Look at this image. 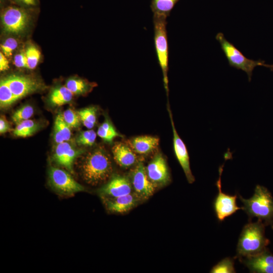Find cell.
Wrapping results in <instances>:
<instances>
[{
    "instance_id": "obj_34",
    "label": "cell",
    "mask_w": 273,
    "mask_h": 273,
    "mask_svg": "<svg viewBox=\"0 0 273 273\" xmlns=\"http://www.w3.org/2000/svg\"><path fill=\"white\" fill-rule=\"evenodd\" d=\"M16 5L27 7L33 8L38 4V0H11Z\"/></svg>"
},
{
    "instance_id": "obj_35",
    "label": "cell",
    "mask_w": 273,
    "mask_h": 273,
    "mask_svg": "<svg viewBox=\"0 0 273 273\" xmlns=\"http://www.w3.org/2000/svg\"><path fill=\"white\" fill-rule=\"evenodd\" d=\"M9 68V62L7 57L2 52L0 53V70L4 71Z\"/></svg>"
},
{
    "instance_id": "obj_25",
    "label": "cell",
    "mask_w": 273,
    "mask_h": 273,
    "mask_svg": "<svg viewBox=\"0 0 273 273\" xmlns=\"http://www.w3.org/2000/svg\"><path fill=\"white\" fill-rule=\"evenodd\" d=\"M16 101L6 79H2L0 82L1 107L2 108L8 107Z\"/></svg>"
},
{
    "instance_id": "obj_29",
    "label": "cell",
    "mask_w": 273,
    "mask_h": 273,
    "mask_svg": "<svg viewBox=\"0 0 273 273\" xmlns=\"http://www.w3.org/2000/svg\"><path fill=\"white\" fill-rule=\"evenodd\" d=\"M34 113L33 107L31 105L23 106L16 110L13 114L12 119L16 124L20 122L29 119Z\"/></svg>"
},
{
    "instance_id": "obj_11",
    "label": "cell",
    "mask_w": 273,
    "mask_h": 273,
    "mask_svg": "<svg viewBox=\"0 0 273 273\" xmlns=\"http://www.w3.org/2000/svg\"><path fill=\"white\" fill-rule=\"evenodd\" d=\"M167 110L169 113L172 131H173V145L175 157L181 166L190 184L195 181V177L192 174L190 167V157L186 146L181 139L179 137L175 129L172 114L170 109L169 105L167 104Z\"/></svg>"
},
{
    "instance_id": "obj_20",
    "label": "cell",
    "mask_w": 273,
    "mask_h": 273,
    "mask_svg": "<svg viewBox=\"0 0 273 273\" xmlns=\"http://www.w3.org/2000/svg\"><path fill=\"white\" fill-rule=\"evenodd\" d=\"M73 94L65 85L54 88L49 98L50 104L54 106H61L70 102Z\"/></svg>"
},
{
    "instance_id": "obj_23",
    "label": "cell",
    "mask_w": 273,
    "mask_h": 273,
    "mask_svg": "<svg viewBox=\"0 0 273 273\" xmlns=\"http://www.w3.org/2000/svg\"><path fill=\"white\" fill-rule=\"evenodd\" d=\"M38 129V125L32 120H26L17 124L13 134L17 136L25 138L32 135Z\"/></svg>"
},
{
    "instance_id": "obj_12",
    "label": "cell",
    "mask_w": 273,
    "mask_h": 273,
    "mask_svg": "<svg viewBox=\"0 0 273 273\" xmlns=\"http://www.w3.org/2000/svg\"><path fill=\"white\" fill-rule=\"evenodd\" d=\"M146 168L149 178L156 187L166 186L170 181L167 163L161 154L156 155Z\"/></svg>"
},
{
    "instance_id": "obj_31",
    "label": "cell",
    "mask_w": 273,
    "mask_h": 273,
    "mask_svg": "<svg viewBox=\"0 0 273 273\" xmlns=\"http://www.w3.org/2000/svg\"><path fill=\"white\" fill-rule=\"evenodd\" d=\"M65 121L70 127L77 128L80 124V119L77 112L73 110L68 109L66 110L63 114Z\"/></svg>"
},
{
    "instance_id": "obj_4",
    "label": "cell",
    "mask_w": 273,
    "mask_h": 273,
    "mask_svg": "<svg viewBox=\"0 0 273 273\" xmlns=\"http://www.w3.org/2000/svg\"><path fill=\"white\" fill-rule=\"evenodd\" d=\"M166 18L164 16L153 15L154 43L159 64L161 68L164 88L168 96V50L166 32Z\"/></svg>"
},
{
    "instance_id": "obj_16",
    "label": "cell",
    "mask_w": 273,
    "mask_h": 273,
    "mask_svg": "<svg viewBox=\"0 0 273 273\" xmlns=\"http://www.w3.org/2000/svg\"><path fill=\"white\" fill-rule=\"evenodd\" d=\"M140 199L135 194H129L117 198H106L105 202L108 210L111 212L123 213L134 207Z\"/></svg>"
},
{
    "instance_id": "obj_1",
    "label": "cell",
    "mask_w": 273,
    "mask_h": 273,
    "mask_svg": "<svg viewBox=\"0 0 273 273\" xmlns=\"http://www.w3.org/2000/svg\"><path fill=\"white\" fill-rule=\"evenodd\" d=\"M80 171L87 184L93 186L101 184L112 174L113 168L110 157L104 149L96 148L84 156Z\"/></svg>"
},
{
    "instance_id": "obj_22",
    "label": "cell",
    "mask_w": 273,
    "mask_h": 273,
    "mask_svg": "<svg viewBox=\"0 0 273 273\" xmlns=\"http://www.w3.org/2000/svg\"><path fill=\"white\" fill-rule=\"evenodd\" d=\"M178 0H152L151 9L154 15L167 17Z\"/></svg>"
},
{
    "instance_id": "obj_37",
    "label": "cell",
    "mask_w": 273,
    "mask_h": 273,
    "mask_svg": "<svg viewBox=\"0 0 273 273\" xmlns=\"http://www.w3.org/2000/svg\"><path fill=\"white\" fill-rule=\"evenodd\" d=\"M263 66L269 68L271 70H273V64L272 65H268V64H266L264 63V65H263Z\"/></svg>"
},
{
    "instance_id": "obj_6",
    "label": "cell",
    "mask_w": 273,
    "mask_h": 273,
    "mask_svg": "<svg viewBox=\"0 0 273 273\" xmlns=\"http://www.w3.org/2000/svg\"><path fill=\"white\" fill-rule=\"evenodd\" d=\"M216 39L219 42L230 65L245 72L249 81L251 80L253 69L257 66H263L264 62L263 61H255L246 58L225 38L223 33H217Z\"/></svg>"
},
{
    "instance_id": "obj_8",
    "label": "cell",
    "mask_w": 273,
    "mask_h": 273,
    "mask_svg": "<svg viewBox=\"0 0 273 273\" xmlns=\"http://www.w3.org/2000/svg\"><path fill=\"white\" fill-rule=\"evenodd\" d=\"M223 165L219 168V178L216 181V186L218 193L213 202V208L217 219L223 221L237 211L242 209L236 203L237 195L231 196L223 193L221 190V175L223 171Z\"/></svg>"
},
{
    "instance_id": "obj_24",
    "label": "cell",
    "mask_w": 273,
    "mask_h": 273,
    "mask_svg": "<svg viewBox=\"0 0 273 273\" xmlns=\"http://www.w3.org/2000/svg\"><path fill=\"white\" fill-rule=\"evenodd\" d=\"M97 134L104 141L111 142L116 137H122L111 122L106 119L98 128Z\"/></svg>"
},
{
    "instance_id": "obj_21",
    "label": "cell",
    "mask_w": 273,
    "mask_h": 273,
    "mask_svg": "<svg viewBox=\"0 0 273 273\" xmlns=\"http://www.w3.org/2000/svg\"><path fill=\"white\" fill-rule=\"evenodd\" d=\"M65 86L75 95H84L90 91L93 84L77 78H70L66 82Z\"/></svg>"
},
{
    "instance_id": "obj_13",
    "label": "cell",
    "mask_w": 273,
    "mask_h": 273,
    "mask_svg": "<svg viewBox=\"0 0 273 273\" xmlns=\"http://www.w3.org/2000/svg\"><path fill=\"white\" fill-rule=\"evenodd\" d=\"M130 179L126 176L115 175L99 192L104 198H114L131 193Z\"/></svg>"
},
{
    "instance_id": "obj_19",
    "label": "cell",
    "mask_w": 273,
    "mask_h": 273,
    "mask_svg": "<svg viewBox=\"0 0 273 273\" xmlns=\"http://www.w3.org/2000/svg\"><path fill=\"white\" fill-rule=\"evenodd\" d=\"M71 135L70 127L65 121L63 114L59 113L55 120L54 139L56 143L59 144L70 140Z\"/></svg>"
},
{
    "instance_id": "obj_3",
    "label": "cell",
    "mask_w": 273,
    "mask_h": 273,
    "mask_svg": "<svg viewBox=\"0 0 273 273\" xmlns=\"http://www.w3.org/2000/svg\"><path fill=\"white\" fill-rule=\"evenodd\" d=\"M243 203L242 209L245 211L249 219L257 217L273 229V197L265 187L257 185L253 195L246 199L239 195Z\"/></svg>"
},
{
    "instance_id": "obj_28",
    "label": "cell",
    "mask_w": 273,
    "mask_h": 273,
    "mask_svg": "<svg viewBox=\"0 0 273 273\" xmlns=\"http://www.w3.org/2000/svg\"><path fill=\"white\" fill-rule=\"evenodd\" d=\"M28 68L33 69L37 66L40 59L41 54L39 50L34 46L30 45L27 47L25 51Z\"/></svg>"
},
{
    "instance_id": "obj_14",
    "label": "cell",
    "mask_w": 273,
    "mask_h": 273,
    "mask_svg": "<svg viewBox=\"0 0 273 273\" xmlns=\"http://www.w3.org/2000/svg\"><path fill=\"white\" fill-rule=\"evenodd\" d=\"M240 259L251 272L273 273V254L267 248L258 254Z\"/></svg>"
},
{
    "instance_id": "obj_7",
    "label": "cell",
    "mask_w": 273,
    "mask_h": 273,
    "mask_svg": "<svg viewBox=\"0 0 273 273\" xmlns=\"http://www.w3.org/2000/svg\"><path fill=\"white\" fill-rule=\"evenodd\" d=\"M48 179L51 187L60 195L71 196L85 190L68 172L56 167H50Z\"/></svg>"
},
{
    "instance_id": "obj_5",
    "label": "cell",
    "mask_w": 273,
    "mask_h": 273,
    "mask_svg": "<svg viewBox=\"0 0 273 273\" xmlns=\"http://www.w3.org/2000/svg\"><path fill=\"white\" fill-rule=\"evenodd\" d=\"M18 5H9L3 9L1 22L7 33L20 34L27 29L30 20L29 9Z\"/></svg>"
},
{
    "instance_id": "obj_36",
    "label": "cell",
    "mask_w": 273,
    "mask_h": 273,
    "mask_svg": "<svg viewBox=\"0 0 273 273\" xmlns=\"http://www.w3.org/2000/svg\"><path fill=\"white\" fill-rule=\"evenodd\" d=\"M9 123L6 119L1 117L0 119V133H5L10 130Z\"/></svg>"
},
{
    "instance_id": "obj_32",
    "label": "cell",
    "mask_w": 273,
    "mask_h": 273,
    "mask_svg": "<svg viewBox=\"0 0 273 273\" xmlns=\"http://www.w3.org/2000/svg\"><path fill=\"white\" fill-rule=\"evenodd\" d=\"M18 46V41L14 37H9L1 44V52L7 57H9L12 56L13 52L17 49Z\"/></svg>"
},
{
    "instance_id": "obj_17",
    "label": "cell",
    "mask_w": 273,
    "mask_h": 273,
    "mask_svg": "<svg viewBox=\"0 0 273 273\" xmlns=\"http://www.w3.org/2000/svg\"><path fill=\"white\" fill-rule=\"evenodd\" d=\"M112 151L114 159L123 168H128L136 162L137 157L134 151L122 143H116Z\"/></svg>"
},
{
    "instance_id": "obj_18",
    "label": "cell",
    "mask_w": 273,
    "mask_h": 273,
    "mask_svg": "<svg viewBox=\"0 0 273 273\" xmlns=\"http://www.w3.org/2000/svg\"><path fill=\"white\" fill-rule=\"evenodd\" d=\"M159 143V139L157 137L143 135L133 138L130 144L134 152L141 155H146L155 150Z\"/></svg>"
},
{
    "instance_id": "obj_2",
    "label": "cell",
    "mask_w": 273,
    "mask_h": 273,
    "mask_svg": "<svg viewBox=\"0 0 273 273\" xmlns=\"http://www.w3.org/2000/svg\"><path fill=\"white\" fill-rule=\"evenodd\" d=\"M265 225L262 221L258 219L243 227L237 246V257L240 259L255 255L267 248L269 241L265 235Z\"/></svg>"
},
{
    "instance_id": "obj_10",
    "label": "cell",
    "mask_w": 273,
    "mask_h": 273,
    "mask_svg": "<svg viewBox=\"0 0 273 273\" xmlns=\"http://www.w3.org/2000/svg\"><path fill=\"white\" fill-rule=\"evenodd\" d=\"M130 177L132 189L140 199H148L153 195L156 187L149 178L143 162L137 163L131 171Z\"/></svg>"
},
{
    "instance_id": "obj_27",
    "label": "cell",
    "mask_w": 273,
    "mask_h": 273,
    "mask_svg": "<svg viewBox=\"0 0 273 273\" xmlns=\"http://www.w3.org/2000/svg\"><path fill=\"white\" fill-rule=\"evenodd\" d=\"M210 272L211 273L236 272L234 259L230 257H226L222 259L213 266Z\"/></svg>"
},
{
    "instance_id": "obj_9",
    "label": "cell",
    "mask_w": 273,
    "mask_h": 273,
    "mask_svg": "<svg viewBox=\"0 0 273 273\" xmlns=\"http://www.w3.org/2000/svg\"><path fill=\"white\" fill-rule=\"evenodd\" d=\"M5 79L17 101L43 88L41 82L27 75L13 74Z\"/></svg>"
},
{
    "instance_id": "obj_15",
    "label": "cell",
    "mask_w": 273,
    "mask_h": 273,
    "mask_svg": "<svg viewBox=\"0 0 273 273\" xmlns=\"http://www.w3.org/2000/svg\"><path fill=\"white\" fill-rule=\"evenodd\" d=\"M83 152V150L76 149L65 141L57 144L53 159L57 164L72 173L74 160Z\"/></svg>"
},
{
    "instance_id": "obj_30",
    "label": "cell",
    "mask_w": 273,
    "mask_h": 273,
    "mask_svg": "<svg viewBox=\"0 0 273 273\" xmlns=\"http://www.w3.org/2000/svg\"><path fill=\"white\" fill-rule=\"evenodd\" d=\"M97 134L92 129L81 132L76 139V142L79 145L92 146L95 142Z\"/></svg>"
},
{
    "instance_id": "obj_33",
    "label": "cell",
    "mask_w": 273,
    "mask_h": 273,
    "mask_svg": "<svg viewBox=\"0 0 273 273\" xmlns=\"http://www.w3.org/2000/svg\"><path fill=\"white\" fill-rule=\"evenodd\" d=\"M13 61L14 64L17 67L28 68L27 60L25 51H21L16 54Z\"/></svg>"
},
{
    "instance_id": "obj_26",
    "label": "cell",
    "mask_w": 273,
    "mask_h": 273,
    "mask_svg": "<svg viewBox=\"0 0 273 273\" xmlns=\"http://www.w3.org/2000/svg\"><path fill=\"white\" fill-rule=\"evenodd\" d=\"M97 109L95 107H89L77 111L81 122L87 128L91 129L97 121Z\"/></svg>"
}]
</instances>
